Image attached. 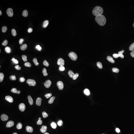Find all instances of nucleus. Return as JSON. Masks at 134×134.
I'll list each match as a JSON object with an SVG mask.
<instances>
[{
  "mask_svg": "<svg viewBox=\"0 0 134 134\" xmlns=\"http://www.w3.org/2000/svg\"><path fill=\"white\" fill-rule=\"evenodd\" d=\"M68 119V113L65 110H60L51 116V122L53 125L60 127L66 122Z\"/></svg>",
  "mask_w": 134,
  "mask_h": 134,
  "instance_id": "obj_3",
  "label": "nucleus"
},
{
  "mask_svg": "<svg viewBox=\"0 0 134 134\" xmlns=\"http://www.w3.org/2000/svg\"><path fill=\"white\" fill-rule=\"evenodd\" d=\"M1 129H2V125H1V124H0V130H1Z\"/></svg>",
  "mask_w": 134,
  "mask_h": 134,
  "instance_id": "obj_13",
  "label": "nucleus"
},
{
  "mask_svg": "<svg viewBox=\"0 0 134 134\" xmlns=\"http://www.w3.org/2000/svg\"><path fill=\"white\" fill-rule=\"evenodd\" d=\"M29 84L31 88L34 91H38L41 90L42 84L41 78L36 72L32 71L29 75Z\"/></svg>",
  "mask_w": 134,
  "mask_h": 134,
  "instance_id": "obj_6",
  "label": "nucleus"
},
{
  "mask_svg": "<svg viewBox=\"0 0 134 134\" xmlns=\"http://www.w3.org/2000/svg\"><path fill=\"white\" fill-rule=\"evenodd\" d=\"M56 38L61 42H66L70 38V31L66 25H62L58 27L56 32Z\"/></svg>",
  "mask_w": 134,
  "mask_h": 134,
  "instance_id": "obj_4",
  "label": "nucleus"
},
{
  "mask_svg": "<svg viewBox=\"0 0 134 134\" xmlns=\"http://www.w3.org/2000/svg\"><path fill=\"white\" fill-rule=\"evenodd\" d=\"M90 120L91 122H93L97 126H98L99 128H101L102 125L104 123L103 117H101L99 115V114L98 113H94L90 115Z\"/></svg>",
  "mask_w": 134,
  "mask_h": 134,
  "instance_id": "obj_9",
  "label": "nucleus"
},
{
  "mask_svg": "<svg viewBox=\"0 0 134 134\" xmlns=\"http://www.w3.org/2000/svg\"><path fill=\"white\" fill-rule=\"evenodd\" d=\"M5 36V33H4V31L3 29V27L2 26H0V38L2 39Z\"/></svg>",
  "mask_w": 134,
  "mask_h": 134,
  "instance_id": "obj_12",
  "label": "nucleus"
},
{
  "mask_svg": "<svg viewBox=\"0 0 134 134\" xmlns=\"http://www.w3.org/2000/svg\"><path fill=\"white\" fill-rule=\"evenodd\" d=\"M122 60V53L120 51L115 50L112 52L109 55L107 62V66L110 70L117 68Z\"/></svg>",
  "mask_w": 134,
  "mask_h": 134,
  "instance_id": "obj_2",
  "label": "nucleus"
},
{
  "mask_svg": "<svg viewBox=\"0 0 134 134\" xmlns=\"http://www.w3.org/2000/svg\"><path fill=\"white\" fill-rule=\"evenodd\" d=\"M12 125L14 130L19 133H24L28 129V124L26 120L20 116H16L13 119Z\"/></svg>",
  "mask_w": 134,
  "mask_h": 134,
  "instance_id": "obj_5",
  "label": "nucleus"
},
{
  "mask_svg": "<svg viewBox=\"0 0 134 134\" xmlns=\"http://www.w3.org/2000/svg\"><path fill=\"white\" fill-rule=\"evenodd\" d=\"M18 75V68L15 65H9L4 70L5 79L8 81H13Z\"/></svg>",
  "mask_w": 134,
  "mask_h": 134,
  "instance_id": "obj_7",
  "label": "nucleus"
},
{
  "mask_svg": "<svg viewBox=\"0 0 134 134\" xmlns=\"http://www.w3.org/2000/svg\"><path fill=\"white\" fill-rule=\"evenodd\" d=\"M59 103V99L57 96H52L48 99L47 107L50 111H53L56 109Z\"/></svg>",
  "mask_w": 134,
  "mask_h": 134,
  "instance_id": "obj_10",
  "label": "nucleus"
},
{
  "mask_svg": "<svg viewBox=\"0 0 134 134\" xmlns=\"http://www.w3.org/2000/svg\"><path fill=\"white\" fill-rule=\"evenodd\" d=\"M20 103L19 100L17 99H13L10 102L9 104L5 108V113L10 115L15 114L18 113L19 109Z\"/></svg>",
  "mask_w": 134,
  "mask_h": 134,
  "instance_id": "obj_8",
  "label": "nucleus"
},
{
  "mask_svg": "<svg viewBox=\"0 0 134 134\" xmlns=\"http://www.w3.org/2000/svg\"><path fill=\"white\" fill-rule=\"evenodd\" d=\"M81 78V73L80 70H73L70 75V79L72 82H78Z\"/></svg>",
  "mask_w": 134,
  "mask_h": 134,
  "instance_id": "obj_11",
  "label": "nucleus"
},
{
  "mask_svg": "<svg viewBox=\"0 0 134 134\" xmlns=\"http://www.w3.org/2000/svg\"><path fill=\"white\" fill-rule=\"evenodd\" d=\"M16 33L21 41L29 42L34 37L32 26L31 22L26 20L20 21L16 26Z\"/></svg>",
  "mask_w": 134,
  "mask_h": 134,
  "instance_id": "obj_1",
  "label": "nucleus"
}]
</instances>
